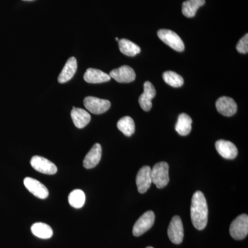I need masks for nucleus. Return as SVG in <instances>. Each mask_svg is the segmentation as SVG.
I'll return each mask as SVG.
<instances>
[{
	"mask_svg": "<svg viewBox=\"0 0 248 248\" xmlns=\"http://www.w3.org/2000/svg\"><path fill=\"white\" fill-rule=\"evenodd\" d=\"M191 219L197 230L202 231L208 223V207L203 192L197 191L192 196L190 207Z\"/></svg>",
	"mask_w": 248,
	"mask_h": 248,
	"instance_id": "nucleus-1",
	"label": "nucleus"
},
{
	"mask_svg": "<svg viewBox=\"0 0 248 248\" xmlns=\"http://www.w3.org/2000/svg\"><path fill=\"white\" fill-rule=\"evenodd\" d=\"M151 177L152 182L158 188L161 189L166 187L170 181L169 166L168 163L161 161L155 164L153 169H151Z\"/></svg>",
	"mask_w": 248,
	"mask_h": 248,
	"instance_id": "nucleus-2",
	"label": "nucleus"
},
{
	"mask_svg": "<svg viewBox=\"0 0 248 248\" xmlns=\"http://www.w3.org/2000/svg\"><path fill=\"white\" fill-rule=\"evenodd\" d=\"M230 233L235 240L245 239L248 234V217L246 214L239 215L232 222Z\"/></svg>",
	"mask_w": 248,
	"mask_h": 248,
	"instance_id": "nucleus-3",
	"label": "nucleus"
},
{
	"mask_svg": "<svg viewBox=\"0 0 248 248\" xmlns=\"http://www.w3.org/2000/svg\"><path fill=\"white\" fill-rule=\"evenodd\" d=\"M157 35L160 40L176 51L182 52L185 49L184 42L174 31L169 29H161L158 31Z\"/></svg>",
	"mask_w": 248,
	"mask_h": 248,
	"instance_id": "nucleus-4",
	"label": "nucleus"
},
{
	"mask_svg": "<svg viewBox=\"0 0 248 248\" xmlns=\"http://www.w3.org/2000/svg\"><path fill=\"white\" fill-rule=\"evenodd\" d=\"M155 213L151 210L143 213L134 225L133 233L134 236H140L144 234L154 225Z\"/></svg>",
	"mask_w": 248,
	"mask_h": 248,
	"instance_id": "nucleus-5",
	"label": "nucleus"
},
{
	"mask_svg": "<svg viewBox=\"0 0 248 248\" xmlns=\"http://www.w3.org/2000/svg\"><path fill=\"white\" fill-rule=\"evenodd\" d=\"M84 107L91 113L100 115L109 110L111 104L107 99L94 97H87L84 100Z\"/></svg>",
	"mask_w": 248,
	"mask_h": 248,
	"instance_id": "nucleus-6",
	"label": "nucleus"
},
{
	"mask_svg": "<svg viewBox=\"0 0 248 248\" xmlns=\"http://www.w3.org/2000/svg\"><path fill=\"white\" fill-rule=\"evenodd\" d=\"M168 235L173 244H182L184 239V231L182 219L179 216L173 217L168 228Z\"/></svg>",
	"mask_w": 248,
	"mask_h": 248,
	"instance_id": "nucleus-7",
	"label": "nucleus"
},
{
	"mask_svg": "<svg viewBox=\"0 0 248 248\" xmlns=\"http://www.w3.org/2000/svg\"><path fill=\"white\" fill-rule=\"evenodd\" d=\"M31 165L37 172L45 174H55L58 172V168L51 161L40 156H32Z\"/></svg>",
	"mask_w": 248,
	"mask_h": 248,
	"instance_id": "nucleus-8",
	"label": "nucleus"
},
{
	"mask_svg": "<svg viewBox=\"0 0 248 248\" xmlns=\"http://www.w3.org/2000/svg\"><path fill=\"white\" fill-rule=\"evenodd\" d=\"M24 184L27 190L37 198L45 200L48 197L49 192L47 187L33 178H25Z\"/></svg>",
	"mask_w": 248,
	"mask_h": 248,
	"instance_id": "nucleus-9",
	"label": "nucleus"
},
{
	"mask_svg": "<svg viewBox=\"0 0 248 248\" xmlns=\"http://www.w3.org/2000/svg\"><path fill=\"white\" fill-rule=\"evenodd\" d=\"M110 78L119 83H130L136 78V74L131 67L124 65L110 71Z\"/></svg>",
	"mask_w": 248,
	"mask_h": 248,
	"instance_id": "nucleus-10",
	"label": "nucleus"
},
{
	"mask_svg": "<svg viewBox=\"0 0 248 248\" xmlns=\"http://www.w3.org/2000/svg\"><path fill=\"white\" fill-rule=\"evenodd\" d=\"M151 169L150 166H144L139 170L136 178V184L139 192L145 193L151 187L152 184Z\"/></svg>",
	"mask_w": 248,
	"mask_h": 248,
	"instance_id": "nucleus-11",
	"label": "nucleus"
},
{
	"mask_svg": "<svg viewBox=\"0 0 248 248\" xmlns=\"http://www.w3.org/2000/svg\"><path fill=\"white\" fill-rule=\"evenodd\" d=\"M143 93L139 99L140 107L143 110L148 112L153 107L152 99L156 95V90L150 81H146L143 84Z\"/></svg>",
	"mask_w": 248,
	"mask_h": 248,
	"instance_id": "nucleus-12",
	"label": "nucleus"
},
{
	"mask_svg": "<svg viewBox=\"0 0 248 248\" xmlns=\"http://www.w3.org/2000/svg\"><path fill=\"white\" fill-rule=\"evenodd\" d=\"M217 111L226 117L234 115L237 111V105L234 99L228 97H221L216 102Z\"/></svg>",
	"mask_w": 248,
	"mask_h": 248,
	"instance_id": "nucleus-13",
	"label": "nucleus"
},
{
	"mask_svg": "<svg viewBox=\"0 0 248 248\" xmlns=\"http://www.w3.org/2000/svg\"><path fill=\"white\" fill-rule=\"evenodd\" d=\"M218 154L226 159H234L238 155V150L234 143L226 140H218L215 143Z\"/></svg>",
	"mask_w": 248,
	"mask_h": 248,
	"instance_id": "nucleus-14",
	"label": "nucleus"
},
{
	"mask_svg": "<svg viewBox=\"0 0 248 248\" xmlns=\"http://www.w3.org/2000/svg\"><path fill=\"white\" fill-rule=\"evenodd\" d=\"M102 148L99 143H95L85 156L83 165L86 169L96 167L102 158Z\"/></svg>",
	"mask_w": 248,
	"mask_h": 248,
	"instance_id": "nucleus-15",
	"label": "nucleus"
},
{
	"mask_svg": "<svg viewBox=\"0 0 248 248\" xmlns=\"http://www.w3.org/2000/svg\"><path fill=\"white\" fill-rule=\"evenodd\" d=\"M78 69V62L74 57L68 59L66 64L60 73L58 78V81L60 84H63L70 81L76 74Z\"/></svg>",
	"mask_w": 248,
	"mask_h": 248,
	"instance_id": "nucleus-16",
	"label": "nucleus"
},
{
	"mask_svg": "<svg viewBox=\"0 0 248 248\" xmlns=\"http://www.w3.org/2000/svg\"><path fill=\"white\" fill-rule=\"evenodd\" d=\"M110 76L107 73L95 68H89L86 71L84 79L86 82L90 84H100L110 81Z\"/></svg>",
	"mask_w": 248,
	"mask_h": 248,
	"instance_id": "nucleus-17",
	"label": "nucleus"
},
{
	"mask_svg": "<svg viewBox=\"0 0 248 248\" xmlns=\"http://www.w3.org/2000/svg\"><path fill=\"white\" fill-rule=\"evenodd\" d=\"M71 118L75 125L78 128H84L91 120V115L87 111L76 107H73L71 111Z\"/></svg>",
	"mask_w": 248,
	"mask_h": 248,
	"instance_id": "nucleus-18",
	"label": "nucleus"
},
{
	"mask_svg": "<svg viewBox=\"0 0 248 248\" xmlns=\"http://www.w3.org/2000/svg\"><path fill=\"white\" fill-rule=\"evenodd\" d=\"M192 118L186 113H182L178 117L177 123L175 125V130L182 136H186L190 134L192 130Z\"/></svg>",
	"mask_w": 248,
	"mask_h": 248,
	"instance_id": "nucleus-19",
	"label": "nucleus"
},
{
	"mask_svg": "<svg viewBox=\"0 0 248 248\" xmlns=\"http://www.w3.org/2000/svg\"><path fill=\"white\" fill-rule=\"evenodd\" d=\"M205 0H197L191 1L187 0L182 5V14L186 17H193L197 14V10L205 4Z\"/></svg>",
	"mask_w": 248,
	"mask_h": 248,
	"instance_id": "nucleus-20",
	"label": "nucleus"
},
{
	"mask_svg": "<svg viewBox=\"0 0 248 248\" xmlns=\"http://www.w3.org/2000/svg\"><path fill=\"white\" fill-rule=\"evenodd\" d=\"M32 234L40 239H48L53 234V230L48 225L44 223H34L31 227Z\"/></svg>",
	"mask_w": 248,
	"mask_h": 248,
	"instance_id": "nucleus-21",
	"label": "nucleus"
},
{
	"mask_svg": "<svg viewBox=\"0 0 248 248\" xmlns=\"http://www.w3.org/2000/svg\"><path fill=\"white\" fill-rule=\"evenodd\" d=\"M120 51L127 56L134 57L141 52V48L136 44L126 39L119 40Z\"/></svg>",
	"mask_w": 248,
	"mask_h": 248,
	"instance_id": "nucleus-22",
	"label": "nucleus"
},
{
	"mask_svg": "<svg viewBox=\"0 0 248 248\" xmlns=\"http://www.w3.org/2000/svg\"><path fill=\"white\" fill-rule=\"evenodd\" d=\"M117 128L127 137H130L135 131V122L133 119L128 116L122 117L117 122Z\"/></svg>",
	"mask_w": 248,
	"mask_h": 248,
	"instance_id": "nucleus-23",
	"label": "nucleus"
},
{
	"mask_svg": "<svg viewBox=\"0 0 248 248\" xmlns=\"http://www.w3.org/2000/svg\"><path fill=\"white\" fill-rule=\"evenodd\" d=\"M86 202V195L81 190L77 189L72 191L68 196V202L73 208L79 209L84 206Z\"/></svg>",
	"mask_w": 248,
	"mask_h": 248,
	"instance_id": "nucleus-24",
	"label": "nucleus"
},
{
	"mask_svg": "<svg viewBox=\"0 0 248 248\" xmlns=\"http://www.w3.org/2000/svg\"><path fill=\"white\" fill-rule=\"evenodd\" d=\"M163 79L166 84L174 88H179L184 85V80L182 76L174 71H166L163 74Z\"/></svg>",
	"mask_w": 248,
	"mask_h": 248,
	"instance_id": "nucleus-25",
	"label": "nucleus"
},
{
	"mask_svg": "<svg viewBox=\"0 0 248 248\" xmlns=\"http://www.w3.org/2000/svg\"><path fill=\"white\" fill-rule=\"evenodd\" d=\"M236 50L240 53L246 54L248 52V35L243 37L236 45Z\"/></svg>",
	"mask_w": 248,
	"mask_h": 248,
	"instance_id": "nucleus-26",
	"label": "nucleus"
},
{
	"mask_svg": "<svg viewBox=\"0 0 248 248\" xmlns=\"http://www.w3.org/2000/svg\"><path fill=\"white\" fill-rule=\"evenodd\" d=\"M115 40L116 41H119L118 37H116Z\"/></svg>",
	"mask_w": 248,
	"mask_h": 248,
	"instance_id": "nucleus-27",
	"label": "nucleus"
},
{
	"mask_svg": "<svg viewBox=\"0 0 248 248\" xmlns=\"http://www.w3.org/2000/svg\"><path fill=\"white\" fill-rule=\"evenodd\" d=\"M146 248H154L153 247H147Z\"/></svg>",
	"mask_w": 248,
	"mask_h": 248,
	"instance_id": "nucleus-28",
	"label": "nucleus"
},
{
	"mask_svg": "<svg viewBox=\"0 0 248 248\" xmlns=\"http://www.w3.org/2000/svg\"><path fill=\"white\" fill-rule=\"evenodd\" d=\"M191 1H197V0H191Z\"/></svg>",
	"mask_w": 248,
	"mask_h": 248,
	"instance_id": "nucleus-29",
	"label": "nucleus"
}]
</instances>
